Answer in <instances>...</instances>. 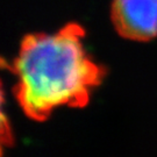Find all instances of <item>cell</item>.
<instances>
[{"instance_id": "7a4b0ae2", "label": "cell", "mask_w": 157, "mask_h": 157, "mask_svg": "<svg viewBox=\"0 0 157 157\" xmlns=\"http://www.w3.org/2000/svg\"><path fill=\"white\" fill-rule=\"evenodd\" d=\"M112 21L126 39H154L157 36V0H113Z\"/></svg>"}, {"instance_id": "6da1fadb", "label": "cell", "mask_w": 157, "mask_h": 157, "mask_svg": "<svg viewBox=\"0 0 157 157\" xmlns=\"http://www.w3.org/2000/svg\"><path fill=\"white\" fill-rule=\"evenodd\" d=\"M83 37V28L75 23L52 35L25 37L13 71L14 94L28 118L43 121L57 107L87 105L105 70L86 54Z\"/></svg>"}]
</instances>
